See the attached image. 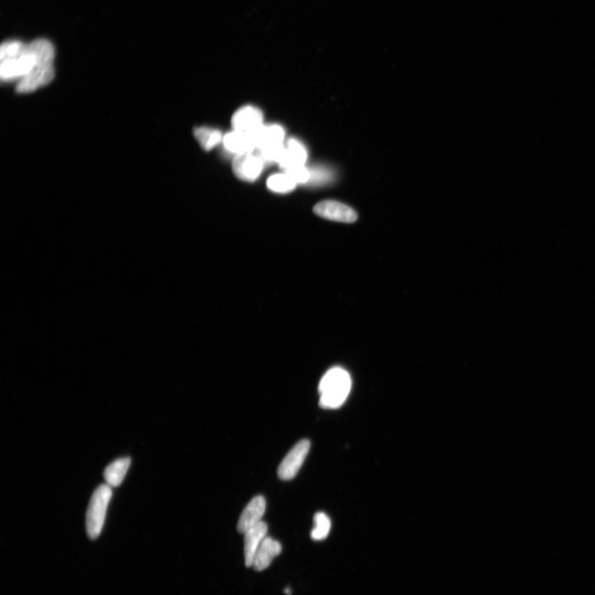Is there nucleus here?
Masks as SVG:
<instances>
[{
    "label": "nucleus",
    "instance_id": "f257e3e1",
    "mask_svg": "<svg viewBox=\"0 0 595 595\" xmlns=\"http://www.w3.org/2000/svg\"><path fill=\"white\" fill-rule=\"evenodd\" d=\"M351 389L349 373L341 367L330 369L319 383V405L325 409H335L345 403Z\"/></svg>",
    "mask_w": 595,
    "mask_h": 595
},
{
    "label": "nucleus",
    "instance_id": "f03ea898",
    "mask_svg": "<svg viewBox=\"0 0 595 595\" xmlns=\"http://www.w3.org/2000/svg\"><path fill=\"white\" fill-rule=\"evenodd\" d=\"M112 487L101 484L91 496L86 513V529L88 536L92 540L100 535L104 527L106 513L112 498Z\"/></svg>",
    "mask_w": 595,
    "mask_h": 595
},
{
    "label": "nucleus",
    "instance_id": "7ed1b4c3",
    "mask_svg": "<svg viewBox=\"0 0 595 595\" xmlns=\"http://www.w3.org/2000/svg\"><path fill=\"white\" fill-rule=\"evenodd\" d=\"M37 64L36 58L29 51L28 44H26L24 51L19 56L1 61L0 77L3 81H19L32 72Z\"/></svg>",
    "mask_w": 595,
    "mask_h": 595
},
{
    "label": "nucleus",
    "instance_id": "20e7f679",
    "mask_svg": "<svg viewBox=\"0 0 595 595\" xmlns=\"http://www.w3.org/2000/svg\"><path fill=\"white\" fill-rule=\"evenodd\" d=\"M310 449V442L302 440L290 450L278 468V476L282 480H290L295 477L301 470L304 460Z\"/></svg>",
    "mask_w": 595,
    "mask_h": 595
},
{
    "label": "nucleus",
    "instance_id": "39448f33",
    "mask_svg": "<svg viewBox=\"0 0 595 595\" xmlns=\"http://www.w3.org/2000/svg\"><path fill=\"white\" fill-rule=\"evenodd\" d=\"M55 76L53 63H38L29 74L17 81L16 90L20 94L35 91L47 86Z\"/></svg>",
    "mask_w": 595,
    "mask_h": 595
},
{
    "label": "nucleus",
    "instance_id": "423d86ee",
    "mask_svg": "<svg viewBox=\"0 0 595 595\" xmlns=\"http://www.w3.org/2000/svg\"><path fill=\"white\" fill-rule=\"evenodd\" d=\"M314 212L319 217L332 220V221L351 223L356 221L357 214L349 206L334 200H324L319 203Z\"/></svg>",
    "mask_w": 595,
    "mask_h": 595
},
{
    "label": "nucleus",
    "instance_id": "0eeeda50",
    "mask_svg": "<svg viewBox=\"0 0 595 595\" xmlns=\"http://www.w3.org/2000/svg\"><path fill=\"white\" fill-rule=\"evenodd\" d=\"M263 166L262 158L253 153L237 155L232 161V170L237 177L248 182H253L259 177Z\"/></svg>",
    "mask_w": 595,
    "mask_h": 595
},
{
    "label": "nucleus",
    "instance_id": "6e6552de",
    "mask_svg": "<svg viewBox=\"0 0 595 595\" xmlns=\"http://www.w3.org/2000/svg\"><path fill=\"white\" fill-rule=\"evenodd\" d=\"M232 125L235 131L253 134L263 125V113L254 106H244L233 114Z\"/></svg>",
    "mask_w": 595,
    "mask_h": 595
},
{
    "label": "nucleus",
    "instance_id": "1a4fd4ad",
    "mask_svg": "<svg viewBox=\"0 0 595 595\" xmlns=\"http://www.w3.org/2000/svg\"><path fill=\"white\" fill-rule=\"evenodd\" d=\"M266 508L267 502L264 497L261 495L254 497L246 505L238 520L237 531L244 534L250 528L261 523L263 515L266 512Z\"/></svg>",
    "mask_w": 595,
    "mask_h": 595
},
{
    "label": "nucleus",
    "instance_id": "9d476101",
    "mask_svg": "<svg viewBox=\"0 0 595 595\" xmlns=\"http://www.w3.org/2000/svg\"><path fill=\"white\" fill-rule=\"evenodd\" d=\"M267 524L262 521L244 533V554L246 566H253L255 553H257L264 539L267 537Z\"/></svg>",
    "mask_w": 595,
    "mask_h": 595
},
{
    "label": "nucleus",
    "instance_id": "9b49d317",
    "mask_svg": "<svg viewBox=\"0 0 595 595\" xmlns=\"http://www.w3.org/2000/svg\"><path fill=\"white\" fill-rule=\"evenodd\" d=\"M285 134L283 127L280 125H263L251 136L254 141L255 148L262 150L272 145L283 144Z\"/></svg>",
    "mask_w": 595,
    "mask_h": 595
},
{
    "label": "nucleus",
    "instance_id": "f8f14e48",
    "mask_svg": "<svg viewBox=\"0 0 595 595\" xmlns=\"http://www.w3.org/2000/svg\"><path fill=\"white\" fill-rule=\"evenodd\" d=\"M282 546L279 541L270 537L264 539L255 553L253 567L257 571L266 570L276 557L281 553Z\"/></svg>",
    "mask_w": 595,
    "mask_h": 595
},
{
    "label": "nucleus",
    "instance_id": "ddd939ff",
    "mask_svg": "<svg viewBox=\"0 0 595 595\" xmlns=\"http://www.w3.org/2000/svg\"><path fill=\"white\" fill-rule=\"evenodd\" d=\"M223 145L228 152L237 155L253 153L255 148L254 141L251 136L245 132L233 131L228 132L223 139Z\"/></svg>",
    "mask_w": 595,
    "mask_h": 595
},
{
    "label": "nucleus",
    "instance_id": "4468645a",
    "mask_svg": "<svg viewBox=\"0 0 595 595\" xmlns=\"http://www.w3.org/2000/svg\"><path fill=\"white\" fill-rule=\"evenodd\" d=\"M308 158L307 150L304 145L296 139H290L285 147L283 157L279 165L285 170L296 166L306 164Z\"/></svg>",
    "mask_w": 595,
    "mask_h": 595
},
{
    "label": "nucleus",
    "instance_id": "2eb2a0df",
    "mask_svg": "<svg viewBox=\"0 0 595 595\" xmlns=\"http://www.w3.org/2000/svg\"><path fill=\"white\" fill-rule=\"evenodd\" d=\"M130 465L131 459L129 457H123L112 462L104 470V476L106 484L110 487L120 486L125 478Z\"/></svg>",
    "mask_w": 595,
    "mask_h": 595
},
{
    "label": "nucleus",
    "instance_id": "dca6fc26",
    "mask_svg": "<svg viewBox=\"0 0 595 595\" xmlns=\"http://www.w3.org/2000/svg\"><path fill=\"white\" fill-rule=\"evenodd\" d=\"M193 134L203 149L207 152L216 147L222 140V132L209 127H198Z\"/></svg>",
    "mask_w": 595,
    "mask_h": 595
},
{
    "label": "nucleus",
    "instance_id": "f3484780",
    "mask_svg": "<svg viewBox=\"0 0 595 595\" xmlns=\"http://www.w3.org/2000/svg\"><path fill=\"white\" fill-rule=\"evenodd\" d=\"M296 187L288 174H276L267 180V187L270 191L276 193H288L292 191Z\"/></svg>",
    "mask_w": 595,
    "mask_h": 595
},
{
    "label": "nucleus",
    "instance_id": "a211bd4d",
    "mask_svg": "<svg viewBox=\"0 0 595 595\" xmlns=\"http://www.w3.org/2000/svg\"><path fill=\"white\" fill-rule=\"evenodd\" d=\"M315 527L311 532V537L315 541H323L329 534L331 521L328 515L324 513H317L314 518Z\"/></svg>",
    "mask_w": 595,
    "mask_h": 595
},
{
    "label": "nucleus",
    "instance_id": "6ab92c4d",
    "mask_svg": "<svg viewBox=\"0 0 595 595\" xmlns=\"http://www.w3.org/2000/svg\"><path fill=\"white\" fill-rule=\"evenodd\" d=\"M26 44L19 41L4 42L0 49V59L2 61L16 58L24 51Z\"/></svg>",
    "mask_w": 595,
    "mask_h": 595
},
{
    "label": "nucleus",
    "instance_id": "aec40b11",
    "mask_svg": "<svg viewBox=\"0 0 595 595\" xmlns=\"http://www.w3.org/2000/svg\"><path fill=\"white\" fill-rule=\"evenodd\" d=\"M258 151L259 157L262 158L264 163L277 162L279 164L281 158L283 157L285 147L284 144H280L258 150Z\"/></svg>",
    "mask_w": 595,
    "mask_h": 595
},
{
    "label": "nucleus",
    "instance_id": "412c9836",
    "mask_svg": "<svg viewBox=\"0 0 595 595\" xmlns=\"http://www.w3.org/2000/svg\"><path fill=\"white\" fill-rule=\"evenodd\" d=\"M310 172L311 177L310 182L312 184H325L332 182L334 179L333 172L330 169L326 168V167H315Z\"/></svg>",
    "mask_w": 595,
    "mask_h": 595
},
{
    "label": "nucleus",
    "instance_id": "4be33fe9",
    "mask_svg": "<svg viewBox=\"0 0 595 595\" xmlns=\"http://www.w3.org/2000/svg\"><path fill=\"white\" fill-rule=\"evenodd\" d=\"M285 173L288 174L296 184L308 183L311 177L310 170L306 168L304 165L291 167V168L285 170Z\"/></svg>",
    "mask_w": 595,
    "mask_h": 595
},
{
    "label": "nucleus",
    "instance_id": "5701e85b",
    "mask_svg": "<svg viewBox=\"0 0 595 595\" xmlns=\"http://www.w3.org/2000/svg\"><path fill=\"white\" fill-rule=\"evenodd\" d=\"M285 593L286 594L289 595V594H291V589H290L289 588L285 589Z\"/></svg>",
    "mask_w": 595,
    "mask_h": 595
}]
</instances>
